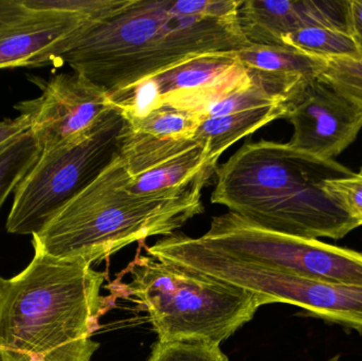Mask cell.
Returning a JSON list of instances; mask_svg holds the SVG:
<instances>
[{
  "instance_id": "obj_24",
  "label": "cell",
  "mask_w": 362,
  "mask_h": 361,
  "mask_svg": "<svg viewBox=\"0 0 362 361\" xmlns=\"http://www.w3.org/2000/svg\"><path fill=\"white\" fill-rule=\"evenodd\" d=\"M323 190L362 226V174L327 180Z\"/></svg>"
},
{
  "instance_id": "obj_23",
  "label": "cell",
  "mask_w": 362,
  "mask_h": 361,
  "mask_svg": "<svg viewBox=\"0 0 362 361\" xmlns=\"http://www.w3.org/2000/svg\"><path fill=\"white\" fill-rule=\"evenodd\" d=\"M148 361H228V358L219 345L210 341H158Z\"/></svg>"
},
{
  "instance_id": "obj_10",
  "label": "cell",
  "mask_w": 362,
  "mask_h": 361,
  "mask_svg": "<svg viewBox=\"0 0 362 361\" xmlns=\"http://www.w3.org/2000/svg\"><path fill=\"white\" fill-rule=\"evenodd\" d=\"M40 85V97L15 106L29 116L40 153L83 139L112 110L107 91L78 72H62Z\"/></svg>"
},
{
  "instance_id": "obj_20",
  "label": "cell",
  "mask_w": 362,
  "mask_h": 361,
  "mask_svg": "<svg viewBox=\"0 0 362 361\" xmlns=\"http://www.w3.org/2000/svg\"><path fill=\"white\" fill-rule=\"evenodd\" d=\"M200 120L194 114L172 108L155 110L142 120L127 123L131 131L167 139H192Z\"/></svg>"
},
{
  "instance_id": "obj_30",
  "label": "cell",
  "mask_w": 362,
  "mask_h": 361,
  "mask_svg": "<svg viewBox=\"0 0 362 361\" xmlns=\"http://www.w3.org/2000/svg\"><path fill=\"white\" fill-rule=\"evenodd\" d=\"M361 174H362V167H361Z\"/></svg>"
},
{
  "instance_id": "obj_4",
  "label": "cell",
  "mask_w": 362,
  "mask_h": 361,
  "mask_svg": "<svg viewBox=\"0 0 362 361\" xmlns=\"http://www.w3.org/2000/svg\"><path fill=\"white\" fill-rule=\"evenodd\" d=\"M129 172L119 154L37 235L34 250L57 260L93 265L136 242L170 237L204 212L202 180L180 194L142 197L127 190Z\"/></svg>"
},
{
  "instance_id": "obj_6",
  "label": "cell",
  "mask_w": 362,
  "mask_h": 361,
  "mask_svg": "<svg viewBox=\"0 0 362 361\" xmlns=\"http://www.w3.org/2000/svg\"><path fill=\"white\" fill-rule=\"evenodd\" d=\"M157 256L209 277L310 312L315 317L362 333V286H348L283 273L236 258L202 239L174 233L159 243Z\"/></svg>"
},
{
  "instance_id": "obj_18",
  "label": "cell",
  "mask_w": 362,
  "mask_h": 361,
  "mask_svg": "<svg viewBox=\"0 0 362 361\" xmlns=\"http://www.w3.org/2000/svg\"><path fill=\"white\" fill-rule=\"evenodd\" d=\"M282 45L325 59L361 54L348 31L327 25H312L297 30L285 35Z\"/></svg>"
},
{
  "instance_id": "obj_8",
  "label": "cell",
  "mask_w": 362,
  "mask_h": 361,
  "mask_svg": "<svg viewBox=\"0 0 362 361\" xmlns=\"http://www.w3.org/2000/svg\"><path fill=\"white\" fill-rule=\"evenodd\" d=\"M199 239L215 249L283 273L362 286L361 252L272 232L232 212L213 218L208 232Z\"/></svg>"
},
{
  "instance_id": "obj_11",
  "label": "cell",
  "mask_w": 362,
  "mask_h": 361,
  "mask_svg": "<svg viewBox=\"0 0 362 361\" xmlns=\"http://www.w3.org/2000/svg\"><path fill=\"white\" fill-rule=\"evenodd\" d=\"M293 124L291 148L317 158L335 160L356 140L362 108L325 78H312L287 102Z\"/></svg>"
},
{
  "instance_id": "obj_22",
  "label": "cell",
  "mask_w": 362,
  "mask_h": 361,
  "mask_svg": "<svg viewBox=\"0 0 362 361\" xmlns=\"http://www.w3.org/2000/svg\"><path fill=\"white\" fill-rule=\"evenodd\" d=\"M282 103H286V102L272 95L263 85L252 78V84L250 86L240 89L211 106L204 112L202 121L213 117L227 116L233 112Z\"/></svg>"
},
{
  "instance_id": "obj_3",
  "label": "cell",
  "mask_w": 362,
  "mask_h": 361,
  "mask_svg": "<svg viewBox=\"0 0 362 361\" xmlns=\"http://www.w3.org/2000/svg\"><path fill=\"white\" fill-rule=\"evenodd\" d=\"M104 280L90 264L35 250L0 300L2 360L90 361L99 348L91 337L106 309Z\"/></svg>"
},
{
  "instance_id": "obj_14",
  "label": "cell",
  "mask_w": 362,
  "mask_h": 361,
  "mask_svg": "<svg viewBox=\"0 0 362 361\" xmlns=\"http://www.w3.org/2000/svg\"><path fill=\"white\" fill-rule=\"evenodd\" d=\"M236 55L253 80L286 103L327 67L325 57L287 46L250 45L236 51Z\"/></svg>"
},
{
  "instance_id": "obj_16",
  "label": "cell",
  "mask_w": 362,
  "mask_h": 361,
  "mask_svg": "<svg viewBox=\"0 0 362 361\" xmlns=\"http://www.w3.org/2000/svg\"><path fill=\"white\" fill-rule=\"evenodd\" d=\"M287 103L233 112L200 121L194 138L202 142L209 155L218 161L219 157L235 142L278 119L286 118Z\"/></svg>"
},
{
  "instance_id": "obj_25",
  "label": "cell",
  "mask_w": 362,
  "mask_h": 361,
  "mask_svg": "<svg viewBox=\"0 0 362 361\" xmlns=\"http://www.w3.org/2000/svg\"><path fill=\"white\" fill-rule=\"evenodd\" d=\"M31 121L29 116L21 114L14 119H4L0 121V154L17 139L30 131Z\"/></svg>"
},
{
  "instance_id": "obj_2",
  "label": "cell",
  "mask_w": 362,
  "mask_h": 361,
  "mask_svg": "<svg viewBox=\"0 0 362 361\" xmlns=\"http://www.w3.org/2000/svg\"><path fill=\"white\" fill-rule=\"evenodd\" d=\"M354 172L288 143L246 142L221 167L211 201L272 232L340 239L359 224L325 190L327 180Z\"/></svg>"
},
{
  "instance_id": "obj_15",
  "label": "cell",
  "mask_w": 362,
  "mask_h": 361,
  "mask_svg": "<svg viewBox=\"0 0 362 361\" xmlns=\"http://www.w3.org/2000/svg\"><path fill=\"white\" fill-rule=\"evenodd\" d=\"M217 162L206 146L198 144L187 152L173 157L139 175L129 176L127 190L142 197L180 194L202 180H210L216 173Z\"/></svg>"
},
{
  "instance_id": "obj_9",
  "label": "cell",
  "mask_w": 362,
  "mask_h": 361,
  "mask_svg": "<svg viewBox=\"0 0 362 361\" xmlns=\"http://www.w3.org/2000/svg\"><path fill=\"white\" fill-rule=\"evenodd\" d=\"M251 84L252 78L236 51L209 53L110 93V101L129 124L160 108L189 112L202 121L211 106Z\"/></svg>"
},
{
  "instance_id": "obj_13",
  "label": "cell",
  "mask_w": 362,
  "mask_h": 361,
  "mask_svg": "<svg viewBox=\"0 0 362 361\" xmlns=\"http://www.w3.org/2000/svg\"><path fill=\"white\" fill-rule=\"evenodd\" d=\"M348 0H246L238 8V23L251 45L283 46L282 38L312 25L348 31Z\"/></svg>"
},
{
  "instance_id": "obj_1",
  "label": "cell",
  "mask_w": 362,
  "mask_h": 361,
  "mask_svg": "<svg viewBox=\"0 0 362 361\" xmlns=\"http://www.w3.org/2000/svg\"><path fill=\"white\" fill-rule=\"evenodd\" d=\"M242 0H123L53 45L32 68L67 64L108 93L189 59L250 46L238 23Z\"/></svg>"
},
{
  "instance_id": "obj_17",
  "label": "cell",
  "mask_w": 362,
  "mask_h": 361,
  "mask_svg": "<svg viewBox=\"0 0 362 361\" xmlns=\"http://www.w3.org/2000/svg\"><path fill=\"white\" fill-rule=\"evenodd\" d=\"M198 140L167 139L125 129L121 140L120 155L131 177L154 169L165 161L197 146Z\"/></svg>"
},
{
  "instance_id": "obj_19",
  "label": "cell",
  "mask_w": 362,
  "mask_h": 361,
  "mask_svg": "<svg viewBox=\"0 0 362 361\" xmlns=\"http://www.w3.org/2000/svg\"><path fill=\"white\" fill-rule=\"evenodd\" d=\"M40 155L30 131L0 154V209Z\"/></svg>"
},
{
  "instance_id": "obj_26",
  "label": "cell",
  "mask_w": 362,
  "mask_h": 361,
  "mask_svg": "<svg viewBox=\"0 0 362 361\" xmlns=\"http://www.w3.org/2000/svg\"><path fill=\"white\" fill-rule=\"evenodd\" d=\"M346 23L359 53H362V0H348Z\"/></svg>"
},
{
  "instance_id": "obj_5",
  "label": "cell",
  "mask_w": 362,
  "mask_h": 361,
  "mask_svg": "<svg viewBox=\"0 0 362 361\" xmlns=\"http://www.w3.org/2000/svg\"><path fill=\"white\" fill-rule=\"evenodd\" d=\"M129 294L148 312L159 343H223L272 299L154 256L129 266Z\"/></svg>"
},
{
  "instance_id": "obj_29",
  "label": "cell",
  "mask_w": 362,
  "mask_h": 361,
  "mask_svg": "<svg viewBox=\"0 0 362 361\" xmlns=\"http://www.w3.org/2000/svg\"><path fill=\"white\" fill-rule=\"evenodd\" d=\"M0 361H4V360H2L1 354H0Z\"/></svg>"
},
{
  "instance_id": "obj_28",
  "label": "cell",
  "mask_w": 362,
  "mask_h": 361,
  "mask_svg": "<svg viewBox=\"0 0 362 361\" xmlns=\"http://www.w3.org/2000/svg\"><path fill=\"white\" fill-rule=\"evenodd\" d=\"M338 360H339V356H336V357L332 358V360L329 361H338Z\"/></svg>"
},
{
  "instance_id": "obj_12",
  "label": "cell",
  "mask_w": 362,
  "mask_h": 361,
  "mask_svg": "<svg viewBox=\"0 0 362 361\" xmlns=\"http://www.w3.org/2000/svg\"><path fill=\"white\" fill-rule=\"evenodd\" d=\"M98 17L0 0V69L31 67L53 45Z\"/></svg>"
},
{
  "instance_id": "obj_7",
  "label": "cell",
  "mask_w": 362,
  "mask_h": 361,
  "mask_svg": "<svg viewBox=\"0 0 362 361\" xmlns=\"http://www.w3.org/2000/svg\"><path fill=\"white\" fill-rule=\"evenodd\" d=\"M127 127V120L112 108L83 139L40 153L15 189L8 232L32 237L40 233L120 154Z\"/></svg>"
},
{
  "instance_id": "obj_21",
  "label": "cell",
  "mask_w": 362,
  "mask_h": 361,
  "mask_svg": "<svg viewBox=\"0 0 362 361\" xmlns=\"http://www.w3.org/2000/svg\"><path fill=\"white\" fill-rule=\"evenodd\" d=\"M321 78L362 108V53L353 57H329Z\"/></svg>"
},
{
  "instance_id": "obj_27",
  "label": "cell",
  "mask_w": 362,
  "mask_h": 361,
  "mask_svg": "<svg viewBox=\"0 0 362 361\" xmlns=\"http://www.w3.org/2000/svg\"><path fill=\"white\" fill-rule=\"evenodd\" d=\"M6 280L0 277V300H1L2 294H4V288H6Z\"/></svg>"
}]
</instances>
